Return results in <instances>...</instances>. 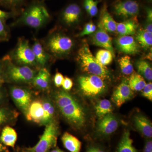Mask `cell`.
<instances>
[{"label":"cell","instance_id":"6da1fadb","mask_svg":"<svg viewBox=\"0 0 152 152\" xmlns=\"http://www.w3.org/2000/svg\"><path fill=\"white\" fill-rule=\"evenodd\" d=\"M54 99L57 107L63 117L76 128L83 126L86 123L84 110L78 101L64 90L58 91Z\"/></svg>","mask_w":152,"mask_h":152},{"label":"cell","instance_id":"7a4b0ae2","mask_svg":"<svg viewBox=\"0 0 152 152\" xmlns=\"http://www.w3.org/2000/svg\"><path fill=\"white\" fill-rule=\"evenodd\" d=\"M78 60L84 72L100 77L103 80L110 77V73L106 66L102 65L93 56L87 43H85L79 50Z\"/></svg>","mask_w":152,"mask_h":152},{"label":"cell","instance_id":"3957f363","mask_svg":"<svg viewBox=\"0 0 152 152\" xmlns=\"http://www.w3.org/2000/svg\"><path fill=\"white\" fill-rule=\"evenodd\" d=\"M4 65V79L15 83H28L32 82L37 73L28 66L16 65L7 56L3 60Z\"/></svg>","mask_w":152,"mask_h":152},{"label":"cell","instance_id":"277c9868","mask_svg":"<svg viewBox=\"0 0 152 152\" xmlns=\"http://www.w3.org/2000/svg\"><path fill=\"white\" fill-rule=\"evenodd\" d=\"M50 16L44 6L36 4L29 7L14 25H24L33 28L39 29L48 21Z\"/></svg>","mask_w":152,"mask_h":152},{"label":"cell","instance_id":"5b68a950","mask_svg":"<svg viewBox=\"0 0 152 152\" xmlns=\"http://www.w3.org/2000/svg\"><path fill=\"white\" fill-rule=\"evenodd\" d=\"M74 45L73 41L68 36L52 34L47 37L44 47L47 52L56 57H62L70 53Z\"/></svg>","mask_w":152,"mask_h":152},{"label":"cell","instance_id":"8992f818","mask_svg":"<svg viewBox=\"0 0 152 152\" xmlns=\"http://www.w3.org/2000/svg\"><path fill=\"white\" fill-rule=\"evenodd\" d=\"M58 128L56 123L51 121L46 125L43 134L37 143L31 148L25 149L23 152H50L56 146Z\"/></svg>","mask_w":152,"mask_h":152},{"label":"cell","instance_id":"52a82bcc","mask_svg":"<svg viewBox=\"0 0 152 152\" xmlns=\"http://www.w3.org/2000/svg\"><path fill=\"white\" fill-rule=\"evenodd\" d=\"M12 58L19 65L29 67L37 65L32 47L29 41L23 38L19 39Z\"/></svg>","mask_w":152,"mask_h":152},{"label":"cell","instance_id":"ba28073f","mask_svg":"<svg viewBox=\"0 0 152 152\" xmlns=\"http://www.w3.org/2000/svg\"><path fill=\"white\" fill-rule=\"evenodd\" d=\"M78 81L82 92L88 96H99L103 93L106 88L104 80L97 76L91 75L80 76Z\"/></svg>","mask_w":152,"mask_h":152},{"label":"cell","instance_id":"9c48e42d","mask_svg":"<svg viewBox=\"0 0 152 152\" xmlns=\"http://www.w3.org/2000/svg\"><path fill=\"white\" fill-rule=\"evenodd\" d=\"M10 94L14 102L26 115L32 102V95L30 91L18 86L11 88Z\"/></svg>","mask_w":152,"mask_h":152},{"label":"cell","instance_id":"30bf717a","mask_svg":"<svg viewBox=\"0 0 152 152\" xmlns=\"http://www.w3.org/2000/svg\"><path fill=\"white\" fill-rule=\"evenodd\" d=\"M140 9L138 3L133 0H126L117 3L114 7V12L118 16L128 18L137 16Z\"/></svg>","mask_w":152,"mask_h":152},{"label":"cell","instance_id":"8fae6325","mask_svg":"<svg viewBox=\"0 0 152 152\" xmlns=\"http://www.w3.org/2000/svg\"><path fill=\"white\" fill-rule=\"evenodd\" d=\"M91 41L94 45L102 47L110 51L115 56V51L113 47L112 38L109 36L100 23L98 24L97 29L92 36Z\"/></svg>","mask_w":152,"mask_h":152},{"label":"cell","instance_id":"7c38bea8","mask_svg":"<svg viewBox=\"0 0 152 152\" xmlns=\"http://www.w3.org/2000/svg\"><path fill=\"white\" fill-rule=\"evenodd\" d=\"M120 51L127 55H135L140 52V46L132 36H121L116 40Z\"/></svg>","mask_w":152,"mask_h":152},{"label":"cell","instance_id":"4fadbf2b","mask_svg":"<svg viewBox=\"0 0 152 152\" xmlns=\"http://www.w3.org/2000/svg\"><path fill=\"white\" fill-rule=\"evenodd\" d=\"M132 91L129 86L128 80L124 79L114 91L112 100L118 107H121L132 97Z\"/></svg>","mask_w":152,"mask_h":152},{"label":"cell","instance_id":"5bb4252c","mask_svg":"<svg viewBox=\"0 0 152 152\" xmlns=\"http://www.w3.org/2000/svg\"><path fill=\"white\" fill-rule=\"evenodd\" d=\"M118 126V122L116 117L108 114L102 118L98 124V133L100 136H109L116 130Z\"/></svg>","mask_w":152,"mask_h":152},{"label":"cell","instance_id":"9a60e30c","mask_svg":"<svg viewBox=\"0 0 152 152\" xmlns=\"http://www.w3.org/2000/svg\"><path fill=\"white\" fill-rule=\"evenodd\" d=\"M43 115L42 101L39 99H36L31 103L25 116L28 121L41 124Z\"/></svg>","mask_w":152,"mask_h":152},{"label":"cell","instance_id":"2e32d148","mask_svg":"<svg viewBox=\"0 0 152 152\" xmlns=\"http://www.w3.org/2000/svg\"><path fill=\"white\" fill-rule=\"evenodd\" d=\"M81 9L78 5L72 4L68 6L63 14V20L69 26L75 24L78 21L80 16Z\"/></svg>","mask_w":152,"mask_h":152},{"label":"cell","instance_id":"e0dca14e","mask_svg":"<svg viewBox=\"0 0 152 152\" xmlns=\"http://www.w3.org/2000/svg\"><path fill=\"white\" fill-rule=\"evenodd\" d=\"M50 82V74L48 69L43 67L36 74L32 82L36 88L42 90L48 89Z\"/></svg>","mask_w":152,"mask_h":152},{"label":"cell","instance_id":"ac0fdd59","mask_svg":"<svg viewBox=\"0 0 152 152\" xmlns=\"http://www.w3.org/2000/svg\"><path fill=\"white\" fill-rule=\"evenodd\" d=\"M32 48L37 65L43 67L48 61L50 55L38 40H34Z\"/></svg>","mask_w":152,"mask_h":152},{"label":"cell","instance_id":"d6986e66","mask_svg":"<svg viewBox=\"0 0 152 152\" xmlns=\"http://www.w3.org/2000/svg\"><path fill=\"white\" fill-rule=\"evenodd\" d=\"M137 129L145 137L151 138L152 126L149 120L141 115H137L134 119Z\"/></svg>","mask_w":152,"mask_h":152},{"label":"cell","instance_id":"ffe728a7","mask_svg":"<svg viewBox=\"0 0 152 152\" xmlns=\"http://www.w3.org/2000/svg\"><path fill=\"white\" fill-rule=\"evenodd\" d=\"M99 23L106 31L114 32L116 31L117 23L109 13L106 6H104L101 11Z\"/></svg>","mask_w":152,"mask_h":152},{"label":"cell","instance_id":"44dd1931","mask_svg":"<svg viewBox=\"0 0 152 152\" xmlns=\"http://www.w3.org/2000/svg\"><path fill=\"white\" fill-rule=\"evenodd\" d=\"M138 25L134 20L131 19L117 23L116 31L121 35L131 36L134 34Z\"/></svg>","mask_w":152,"mask_h":152},{"label":"cell","instance_id":"7402d4cb","mask_svg":"<svg viewBox=\"0 0 152 152\" xmlns=\"http://www.w3.org/2000/svg\"><path fill=\"white\" fill-rule=\"evenodd\" d=\"M65 148L70 152H80L81 142L76 137L70 133L65 132L61 137Z\"/></svg>","mask_w":152,"mask_h":152},{"label":"cell","instance_id":"603a6c76","mask_svg":"<svg viewBox=\"0 0 152 152\" xmlns=\"http://www.w3.org/2000/svg\"><path fill=\"white\" fill-rule=\"evenodd\" d=\"M18 134L15 130L11 127L4 128L0 137V140L5 145L14 148L16 142Z\"/></svg>","mask_w":152,"mask_h":152},{"label":"cell","instance_id":"cb8c5ba5","mask_svg":"<svg viewBox=\"0 0 152 152\" xmlns=\"http://www.w3.org/2000/svg\"><path fill=\"white\" fill-rule=\"evenodd\" d=\"M133 141L130 137V134L128 131L123 134L118 146L117 152H137L133 145Z\"/></svg>","mask_w":152,"mask_h":152},{"label":"cell","instance_id":"d4e9b609","mask_svg":"<svg viewBox=\"0 0 152 152\" xmlns=\"http://www.w3.org/2000/svg\"><path fill=\"white\" fill-rule=\"evenodd\" d=\"M136 40L143 48H150L152 45V33L148 32L145 30H141L137 34Z\"/></svg>","mask_w":152,"mask_h":152},{"label":"cell","instance_id":"484cf974","mask_svg":"<svg viewBox=\"0 0 152 152\" xmlns=\"http://www.w3.org/2000/svg\"><path fill=\"white\" fill-rule=\"evenodd\" d=\"M44 115L41 124L46 125L51 122L55 113V108L53 105L49 100L42 101Z\"/></svg>","mask_w":152,"mask_h":152},{"label":"cell","instance_id":"4316f807","mask_svg":"<svg viewBox=\"0 0 152 152\" xmlns=\"http://www.w3.org/2000/svg\"><path fill=\"white\" fill-rule=\"evenodd\" d=\"M128 80L129 86L132 91H142L146 85L144 77L140 74L135 72L132 74Z\"/></svg>","mask_w":152,"mask_h":152},{"label":"cell","instance_id":"83f0119b","mask_svg":"<svg viewBox=\"0 0 152 152\" xmlns=\"http://www.w3.org/2000/svg\"><path fill=\"white\" fill-rule=\"evenodd\" d=\"M96 113L99 118L110 113L112 111L111 103L108 100L103 99L99 101L96 107Z\"/></svg>","mask_w":152,"mask_h":152},{"label":"cell","instance_id":"f1b7e54d","mask_svg":"<svg viewBox=\"0 0 152 152\" xmlns=\"http://www.w3.org/2000/svg\"><path fill=\"white\" fill-rule=\"evenodd\" d=\"M138 72L140 75L149 81L152 80V69L148 62L140 60L136 64Z\"/></svg>","mask_w":152,"mask_h":152},{"label":"cell","instance_id":"f546056e","mask_svg":"<svg viewBox=\"0 0 152 152\" xmlns=\"http://www.w3.org/2000/svg\"><path fill=\"white\" fill-rule=\"evenodd\" d=\"M114 56L110 51L106 49L99 50L96 55V59L102 65L106 66L113 61Z\"/></svg>","mask_w":152,"mask_h":152},{"label":"cell","instance_id":"4dcf8cb0","mask_svg":"<svg viewBox=\"0 0 152 152\" xmlns=\"http://www.w3.org/2000/svg\"><path fill=\"white\" fill-rule=\"evenodd\" d=\"M120 68L124 75H130L134 72V68L130 57L128 55L123 56L119 61Z\"/></svg>","mask_w":152,"mask_h":152},{"label":"cell","instance_id":"1f68e13d","mask_svg":"<svg viewBox=\"0 0 152 152\" xmlns=\"http://www.w3.org/2000/svg\"><path fill=\"white\" fill-rule=\"evenodd\" d=\"M15 114L9 109L0 108V126L4 124L15 118Z\"/></svg>","mask_w":152,"mask_h":152},{"label":"cell","instance_id":"d6a6232c","mask_svg":"<svg viewBox=\"0 0 152 152\" xmlns=\"http://www.w3.org/2000/svg\"><path fill=\"white\" fill-rule=\"evenodd\" d=\"M96 29V25L92 22H90L86 25L83 30L79 34V36L80 37H83L84 36L91 34L94 33Z\"/></svg>","mask_w":152,"mask_h":152},{"label":"cell","instance_id":"836d02e7","mask_svg":"<svg viewBox=\"0 0 152 152\" xmlns=\"http://www.w3.org/2000/svg\"><path fill=\"white\" fill-rule=\"evenodd\" d=\"M8 29L4 20L0 19V40H7L8 39Z\"/></svg>","mask_w":152,"mask_h":152},{"label":"cell","instance_id":"e575fe53","mask_svg":"<svg viewBox=\"0 0 152 152\" xmlns=\"http://www.w3.org/2000/svg\"><path fill=\"white\" fill-rule=\"evenodd\" d=\"M142 95L145 97L147 98L149 100H152V83H149L146 84L144 88L142 89Z\"/></svg>","mask_w":152,"mask_h":152},{"label":"cell","instance_id":"d590c367","mask_svg":"<svg viewBox=\"0 0 152 152\" xmlns=\"http://www.w3.org/2000/svg\"><path fill=\"white\" fill-rule=\"evenodd\" d=\"M98 3H99V1H98L91 0L89 9L88 12L91 16H95L97 14Z\"/></svg>","mask_w":152,"mask_h":152},{"label":"cell","instance_id":"8d00e7d4","mask_svg":"<svg viewBox=\"0 0 152 152\" xmlns=\"http://www.w3.org/2000/svg\"><path fill=\"white\" fill-rule=\"evenodd\" d=\"M64 79V77L62 74L59 72L56 73L54 78V83L56 86L58 88L61 86Z\"/></svg>","mask_w":152,"mask_h":152},{"label":"cell","instance_id":"74e56055","mask_svg":"<svg viewBox=\"0 0 152 152\" xmlns=\"http://www.w3.org/2000/svg\"><path fill=\"white\" fill-rule=\"evenodd\" d=\"M73 83L72 79L68 77H65L63 81L62 86L63 88L65 91H70L72 88Z\"/></svg>","mask_w":152,"mask_h":152},{"label":"cell","instance_id":"f35d334b","mask_svg":"<svg viewBox=\"0 0 152 152\" xmlns=\"http://www.w3.org/2000/svg\"><path fill=\"white\" fill-rule=\"evenodd\" d=\"M4 4L11 7H15L21 2L23 0H1Z\"/></svg>","mask_w":152,"mask_h":152},{"label":"cell","instance_id":"ab89813d","mask_svg":"<svg viewBox=\"0 0 152 152\" xmlns=\"http://www.w3.org/2000/svg\"><path fill=\"white\" fill-rule=\"evenodd\" d=\"M4 61H0V86L4 81Z\"/></svg>","mask_w":152,"mask_h":152},{"label":"cell","instance_id":"60d3db41","mask_svg":"<svg viewBox=\"0 0 152 152\" xmlns=\"http://www.w3.org/2000/svg\"><path fill=\"white\" fill-rule=\"evenodd\" d=\"M144 152H152V140L147 141L144 147Z\"/></svg>","mask_w":152,"mask_h":152},{"label":"cell","instance_id":"b9f144b4","mask_svg":"<svg viewBox=\"0 0 152 152\" xmlns=\"http://www.w3.org/2000/svg\"><path fill=\"white\" fill-rule=\"evenodd\" d=\"M11 16V13L2 10L0 9V19L4 20L6 19H8Z\"/></svg>","mask_w":152,"mask_h":152},{"label":"cell","instance_id":"7bdbcfd3","mask_svg":"<svg viewBox=\"0 0 152 152\" xmlns=\"http://www.w3.org/2000/svg\"><path fill=\"white\" fill-rule=\"evenodd\" d=\"M86 152H105L99 147L91 146L87 149Z\"/></svg>","mask_w":152,"mask_h":152},{"label":"cell","instance_id":"ee69618b","mask_svg":"<svg viewBox=\"0 0 152 152\" xmlns=\"http://www.w3.org/2000/svg\"><path fill=\"white\" fill-rule=\"evenodd\" d=\"M147 19L148 23H152V10L150 8L146 9Z\"/></svg>","mask_w":152,"mask_h":152},{"label":"cell","instance_id":"f6af8a7d","mask_svg":"<svg viewBox=\"0 0 152 152\" xmlns=\"http://www.w3.org/2000/svg\"><path fill=\"white\" fill-rule=\"evenodd\" d=\"M145 30L148 32L152 33V23H149L145 26Z\"/></svg>","mask_w":152,"mask_h":152},{"label":"cell","instance_id":"bcb514c9","mask_svg":"<svg viewBox=\"0 0 152 152\" xmlns=\"http://www.w3.org/2000/svg\"><path fill=\"white\" fill-rule=\"evenodd\" d=\"M6 148L3 145L2 143L0 140V152H5Z\"/></svg>","mask_w":152,"mask_h":152},{"label":"cell","instance_id":"7dc6e473","mask_svg":"<svg viewBox=\"0 0 152 152\" xmlns=\"http://www.w3.org/2000/svg\"><path fill=\"white\" fill-rule=\"evenodd\" d=\"M4 95L2 90L1 88V86H0V103L1 102L3 99H4Z\"/></svg>","mask_w":152,"mask_h":152},{"label":"cell","instance_id":"c3c4849f","mask_svg":"<svg viewBox=\"0 0 152 152\" xmlns=\"http://www.w3.org/2000/svg\"><path fill=\"white\" fill-rule=\"evenodd\" d=\"M50 152H64V151H62L60 149L58 148H56L54 149L52 151H50Z\"/></svg>","mask_w":152,"mask_h":152}]
</instances>
